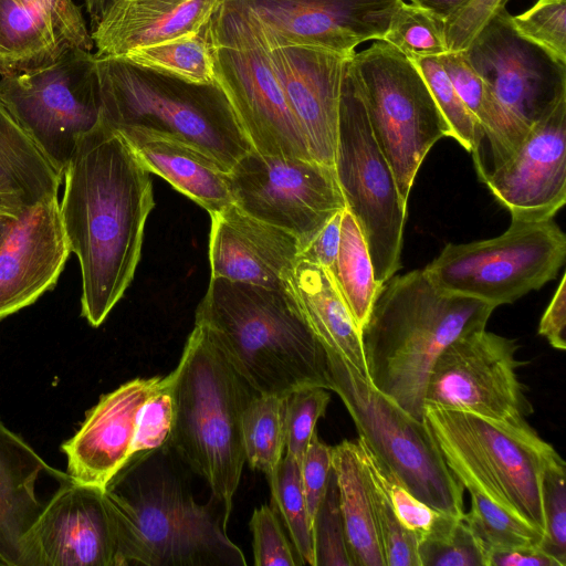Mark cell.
Wrapping results in <instances>:
<instances>
[{
  "instance_id": "1",
  "label": "cell",
  "mask_w": 566,
  "mask_h": 566,
  "mask_svg": "<svg viewBox=\"0 0 566 566\" xmlns=\"http://www.w3.org/2000/svg\"><path fill=\"white\" fill-rule=\"evenodd\" d=\"M63 181L60 214L80 263L81 315L98 327L135 275L153 184L130 144L104 119L77 142Z\"/></svg>"
},
{
  "instance_id": "2",
  "label": "cell",
  "mask_w": 566,
  "mask_h": 566,
  "mask_svg": "<svg viewBox=\"0 0 566 566\" xmlns=\"http://www.w3.org/2000/svg\"><path fill=\"white\" fill-rule=\"evenodd\" d=\"M117 566H245L222 514L199 504L168 448L134 455L103 489Z\"/></svg>"
},
{
  "instance_id": "3",
  "label": "cell",
  "mask_w": 566,
  "mask_h": 566,
  "mask_svg": "<svg viewBox=\"0 0 566 566\" xmlns=\"http://www.w3.org/2000/svg\"><path fill=\"white\" fill-rule=\"evenodd\" d=\"M494 306L438 286L424 269L381 284L360 331L371 385L416 419L439 355L457 338L485 328Z\"/></svg>"
},
{
  "instance_id": "4",
  "label": "cell",
  "mask_w": 566,
  "mask_h": 566,
  "mask_svg": "<svg viewBox=\"0 0 566 566\" xmlns=\"http://www.w3.org/2000/svg\"><path fill=\"white\" fill-rule=\"evenodd\" d=\"M201 325L258 395L332 390L324 347L285 287L211 277L197 307Z\"/></svg>"
},
{
  "instance_id": "5",
  "label": "cell",
  "mask_w": 566,
  "mask_h": 566,
  "mask_svg": "<svg viewBox=\"0 0 566 566\" xmlns=\"http://www.w3.org/2000/svg\"><path fill=\"white\" fill-rule=\"evenodd\" d=\"M172 373L176 415L166 447L207 482L227 526L245 463L241 418L258 394L199 324Z\"/></svg>"
},
{
  "instance_id": "6",
  "label": "cell",
  "mask_w": 566,
  "mask_h": 566,
  "mask_svg": "<svg viewBox=\"0 0 566 566\" xmlns=\"http://www.w3.org/2000/svg\"><path fill=\"white\" fill-rule=\"evenodd\" d=\"M96 59V57H95ZM104 122L187 144L228 171L253 147L214 86H192L122 60L96 59Z\"/></svg>"
},
{
  "instance_id": "7",
  "label": "cell",
  "mask_w": 566,
  "mask_h": 566,
  "mask_svg": "<svg viewBox=\"0 0 566 566\" xmlns=\"http://www.w3.org/2000/svg\"><path fill=\"white\" fill-rule=\"evenodd\" d=\"M424 421L464 489L476 490L544 533L543 472L559 454L526 420L424 408Z\"/></svg>"
},
{
  "instance_id": "8",
  "label": "cell",
  "mask_w": 566,
  "mask_h": 566,
  "mask_svg": "<svg viewBox=\"0 0 566 566\" xmlns=\"http://www.w3.org/2000/svg\"><path fill=\"white\" fill-rule=\"evenodd\" d=\"M206 38L213 60V86L253 149L263 155L312 159L266 45L248 13L224 1L208 23Z\"/></svg>"
},
{
  "instance_id": "9",
  "label": "cell",
  "mask_w": 566,
  "mask_h": 566,
  "mask_svg": "<svg viewBox=\"0 0 566 566\" xmlns=\"http://www.w3.org/2000/svg\"><path fill=\"white\" fill-rule=\"evenodd\" d=\"M326 357L332 391L343 401L358 438L413 496L440 513L463 516L464 488L448 468L426 421L391 401L340 358Z\"/></svg>"
},
{
  "instance_id": "10",
  "label": "cell",
  "mask_w": 566,
  "mask_h": 566,
  "mask_svg": "<svg viewBox=\"0 0 566 566\" xmlns=\"http://www.w3.org/2000/svg\"><path fill=\"white\" fill-rule=\"evenodd\" d=\"M334 170L381 285L401 266L407 202L373 133L350 59L342 85Z\"/></svg>"
},
{
  "instance_id": "11",
  "label": "cell",
  "mask_w": 566,
  "mask_h": 566,
  "mask_svg": "<svg viewBox=\"0 0 566 566\" xmlns=\"http://www.w3.org/2000/svg\"><path fill=\"white\" fill-rule=\"evenodd\" d=\"M368 119L405 202L431 147L451 137L421 73L412 61L377 40L350 57Z\"/></svg>"
},
{
  "instance_id": "12",
  "label": "cell",
  "mask_w": 566,
  "mask_h": 566,
  "mask_svg": "<svg viewBox=\"0 0 566 566\" xmlns=\"http://www.w3.org/2000/svg\"><path fill=\"white\" fill-rule=\"evenodd\" d=\"M507 11L495 17L464 50L485 85L489 122L483 130L492 165L517 150L533 124L566 87V66L520 38L507 22Z\"/></svg>"
},
{
  "instance_id": "13",
  "label": "cell",
  "mask_w": 566,
  "mask_h": 566,
  "mask_svg": "<svg viewBox=\"0 0 566 566\" xmlns=\"http://www.w3.org/2000/svg\"><path fill=\"white\" fill-rule=\"evenodd\" d=\"M565 256L566 237L554 218L512 219L499 237L447 244L424 271L441 289L497 307L554 280Z\"/></svg>"
},
{
  "instance_id": "14",
  "label": "cell",
  "mask_w": 566,
  "mask_h": 566,
  "mask_svg": "<svg viewBox=\"0 0 566 566\" xmlns=\"http://www.w3.org/2000/svg\"><path fill=\"white\" fill-rule=\"evenodd\" d=\"M0 96L62 176L77 142L103 119L96 59L84 49L69 50L33 70L1 75Z\"/></svg>"
},
{
  "instance_id": "15",
  "label": "cell",
  "mask_w": 566,
  "mask_h": 566,
  "mask_svg": "<svg viewBox=\"0 0 566 566\" xmlns=\"http://www.w3.org/2000/svg\"><path fill=\"white\" fill-rule=\"evenodd\" d=\"M229 187L237 207L291 232L302 249L346 208L334 167L312 159L252 149L229 170Z\"/></svg>"
},
{
  "instance_id": "16",
  "label": "cell",
  "mask_w": 566,
  "mask_h": 566,
  "mask_svg": "<svg viewBox=\"0 0 566 566\" xmlns=\"http://www.w3.org/2000/svg\"><path fill=\"white\" fill-rule=\"evenodd\" d=\"M517 344L485 328L452 342L437 358L424 408L460 410L499 421H521L533 411L517 377Z\"/></svg>"
},
{
  "instance_id": "17",
  "label": "cell",
  "mask_w": 566,
  "mask_h": 566,
  "mask_svg": "<svg viewBox=\"0 0 566 566\" xmlns=\"http://www.w3.org/2000/svg\"><path fill=\"white\" fill-rule=\"evenodd\" d=\"M243 9L269 39L353 55L382 40L402 0H224Z\"/></svg>"
},
{
  "instance_id": "18",
  "label": "cell",
  "mask_w": 566,
  "mask_h": 566,
  "mask_svg": "<svg viewBox=\"0 0 566 566\" xmlns=\"http://www.w3.org/2000/svg\"><path fill=\"white\" fill-rule=\"evenodd\" d=\"M20 566H117L103 489L61 483L23 536Z\"/></svg>"
},
{
  "instance_id": "19",
  "label": "cell",
  "mask_w": 566,
  "mask_h": 566,
  "mask_svg": "<svg viewBox=\"0 0 566 566\" xmlns=\"http://www.w3.org/2000/svg\"><path fill=\"white\" fill-rule=\"evenodd\" d=\"M479 178L512 219L555 217L566 202V87L513 156Z\"/></svg>"
},
{
  "instance_id": "20",
  "label": "cell",
  "mask_w": 566,
  "mask_h": 566,
  "mask_svg": "<svg viewBox=\"0 0 566 566\" xmlns=\"http://www.w3.org/2000/svg\"><path fill=\"white\" fill-rule=\"evenodd\" d=\"M254 25L266 45L312 159L334 167L342 85L352 55L279 43Z\"/></svg>"
},
{
  "instance_id": "21",
  "label": "cell",
  "mask_w": 566,
  "mask_h": 566,
  "mask_svg": "<svg viewBox=\"0 0 566 566\" xmlns=\"http://www.w3.org/2000/svg\"><path fill=\"white\" fill-rule=\"evenodd\" d=\"M70 253L57 197L25 207L0 243V321L52 290Z\"/></svg>"
},
{
  "instance_id": "22",
  "label": "cell",
  "mask_w": 566,
  "mask_h": 566,
  "mask_svg": "<svg viewBox=\"0 0 566 566\" xmlns=\"http://www.w3.org/2000/svg\"><path fill=\"white\" fill-rule=\"evenodd\" d=\"M163 380L164 376L135 378L101 396L61 446L73 481L104 489L129 461L139 410Z\"/></svg>"
},
{
  "instance_id": "23",
  "label": "cell",
  "mask_w": 566,
  "mask_h": 566,
  "mask_svg": "<svg viewBox=\"0 0 566 566\" xmlns=\"http://www.w3.org/2000/svg\"><path fill=\"white\" fill-rule=\"evenodd\" d=\"M210 217L211 277L284 287V277L302 249L294 234L248 214L234 203Z\"/></svg>"
},
{
  "instance_id": "24",
  "label": "cell",
  "mask_w": 566,
  "mask_h": 566,
  "mask_svg": "<svg viewBox=\"0 0 566 566\" xmlns=\"http://www.w3.org/2000/svg\"><path fill=\"white\" fill-rule=\"evenodd\" d=\"M93 48L74 0H0V75L43 66L72 49Z\"/></svg>"
},
{
  "instance_id": "25",
  "label": "cell",
  "mask_w": 566,
  "mask_h": 566,
  "mask_svg": "<svg viewBox=\"0 0 566 566\" xmlns=\"http://www.w3.org/2000/svg\"><path fill=\"white\" fill-rule=\"evenodd\" d=\"M224 0H105L91 36L96 59L189 32H202Z\"/></svg>"
},
{
  "instance_id": "26",
  "label": "cell",
  "mask_w": 566,
  "mask_h": 566,
  "mask_svg": "<svg viewBox=\"0 0 566 566\" xmlns=\"http://www.w3.org/2000/svg\"><path fill=\"white\" fill-rule=\"evenodd\" d=\"M42 473L60 483L72 480L0 419V558L6 566H20L23 536L44 506L35 492Z\"/></svg>"
},
{
  "instance_id": "27",
  "label": "cell",
  "mask_w": 566,
  "mask_h": 566,
  "mask_svg": "<svg viewBox=\"0 0 566 566\" xmlns=\"http://www.w3.org/2000/svg\"><path fill=\"white\" fill-rule=\"evenodd\" d=\"M284 285L292 293L325 353L340 358L368 378L360 331L329 270L297 260L285 275Z\"/></svg>"
},
{
  "instance_id": "28",
  "label": "cell",
  "mask_w": 566,
  "mask_h": 566,
  "mask_svg": "<svg viewBox=\"0 0 566 566\" xmlns=\"http://www.w3.org/2000/svg\"><path fill=\"white\" fill-rule=\"evenodd\" d=\"M149 172L169 182L209 214L233 203L229 171L216 159L176 139L142 129L118 132Z\"/></svg>"
},
{
  "instance_id": "29",
  "label": "cell",
  "mask_w": 566,
  "mask_h": 566,
  "mask_svg": "<svg viewBox=\"0 0 566 566\" xmlns=\"http://www.w3.org/2000/svg\"><path fill=\"white\" fill-rule=\"evenodd\" d=\"M332 467L352 566H385L356 440L332 447Z\"/></svg>"
},
{
  "instance_id": "30",
  "label": "cell",
  "mask_w": 566,
  "mask_h": 566,
  "mask_svg": "<svg viewBox=\"0 0 566 566\" xmlns=\"http://www.w3.org/2000/svg\"><path fill=\"white\" fill-rule=\"evenodd\" d=\"M62 179L0 96V191L14 193L32 206L57 197Z\"/></svg>"
},
{
  "instance_id": "31",
  "label": "cell",
  "mask_w": 566,
  "mask_h": 566,
  "mask_svg": "<svg viewBox=\"0 0 566 566\" xmlns=\"http://www.w3.org/2000/svg\"><path fill=\"white\" fill-rule=\"evenodd\" d=\"M115 60L192 86L214 84L213 60L206 29L132 49Z\"/></svg>"
},
{
  "instance_id": "32",
  "label": "cell",
  "mask_w": 566,
  "mask_h": 566,
  "mask_svg": "<svg viewBox=\"0 0 566 566\" xmlns=\"http://www.w3.org/2000/svg\"><path fill=\"white\" fill-rule=\"evenodd\" d=\"M335 284L361 331L380 290L366 240L354 216L345 208L336 260L329 270Z\"/></svg>"
},
{
  "instance_id": "33",
  "label": "cell",
  "mask_w": 566,
  "mask_h": 566,
  "mask_svg": "<svg viewBox=\"0 0 566 566\" xmlns=\"http://www.w3.org/2000/svg\"><path fill=\"white\" fill-rule=\"evenodd\" d=\"M285 407L286 396L255 395L241 418L245 462L265 475L270 493L275 490L285 451Z\"/></svg>"
},
{
  "instance_id": "34",
  "label": "cell",
  "mask_w": 566,
  "mask_h": 566,
  "mask_svg": "<svg viewBox=\"0 0 566 566\" xmlns=\"http://www.w3.org/2000/svg\"><path fill=\"white\" fill-rule=\"evenodd\" d=\"M471 505L463 520L485 553L542 547L544 533L506 512L476 490H468ZM543 549V548H542Z\"/></svg>"
},
{
  "instance_id": "35",
  "label": "cell",
  "mask_w": 566,
  "mask_h": 566,
  "mask_svg": "<svg viewBox=\"0 0 566 566\" xmlns=\"http://www.w3.org/2000/svg\"><path fill=\"white\" fill-rule=\"evenodd\" d=\"M270 505L283 522L303 565L314 566L313 531L302 489L300 464L287 455L283 457L280 464Z\"/></svg>"
},
{
  "instance_id": "36",
  "label": "cell",
  "mask_w": 566,
  "mask_h": 566,
  "mask_svg": "<svg viewBox=\"0 0 566 566\" xmlns=\"http://www.w3.org/2000/svg\"><path fill=\"white\" fill-rule=\"evenodd\" d=\"M421 566H488L484 551L463 516L441 513L418 543Z\"/></svg>"
},
{
  "instance_id": "37",
  "label": "cell",
  "mask_w": 566,
  "mask_h": 566,
  "mask_svg": "<svg viewBox=\"0 0 566 566\" xmlns=\"http://www.w3.org/2000/svg\"><path fill=\"white\" fill-rule=\"evenodd\" d=\"M446 23L427 10L402 0L395 10L384 42L407 57L441 56L449 52Z\"/></svg>"
},
{
  "instance_id": "38",
  "label": "cell",
  "mask_w": 566,
  "mask_h": 566,
  "mask_svg": "<svg viewBox=\"0 0 566 566\" xmlns=\"http://www.w3.org/2000/svg\"><path fill=\"white\" fill-rule=\"evenodd\" d=\"M358 457L366 479L385 566H421L418 555V536L400 523L377 476L361 459L359 449Z\"/></svg>"
},
{
  "instance_id": "39",
  "label": "cell",
  "mask_w": 566,
  "mask_h": 566,
  "mask_svg": "<svg viewBox=\"0 0 566 566\" xmlns=\"http://www.w3.org/2000/svg\"><path fill=\"white\" fill-rule=\"evenodd\" d=\"M410 60L427 83L449 126L451 138H454L465 150L475 153L482 143V130L455 92L439 57L417 56Z\"/></svg>"
},
{
  "instance_id": "40",
  "label": "cell",
  "mask_w": 566,
  "mask_h": 566,
  "mask_svg": "<svg viewBox=\"0 0 566 566\" xmlns=\"http://www.w3.org/2000/svg\"><path fill=\"white\" fill-rule=\"evenodd\" d=\"M507 22L520 38L566 66V0H537L521 14L507 13Z\"/></svg>"
},
{
  "instance_id": "41",
  "label": "cell",
  "mask_w": 566,
  "mask_h": 566,
  "mask_svg": "<svg viewBox=\"0 0 566 566\" xmlns=\"http://www.w3.org/2000/svg\"><path fill=\"white\" fill-rule=\"evenodd\" d=\"M331 396L327 389L306 387L286 396L285 455L301 464L316 423L325 415Z\"/></svg>"
},
{
  "instance_id": "42",
  "label": "cell",
  "mask_w": 566,
  "mask_h": 566,
  "mask_svg": "<svg viewBox=\"0 0 566 566\" xmlns=\"http://www.w3.org/2000/svg\"><path fill=\"white\" fill-rule=\"evenodd\" d=\"M312 531L314 566H352L333 467L324 497L313 520Z\"/></svg>"
},
{
  "instance_id": "43",
  "label": "cell",
  "mask_w": 566,
  "mask_h": 566,
  "mask_svg": "<svg viewBox=\"0 0 566 566\" xmlns=\"http://www.w3.org/2000/svg\"><path fill=\"white\" fill-rule=\"evenodd\" d=\"M357 444L361 459L377 476L398 520L419 541L431 531L441 513L413 496L359 438Z\"/></svg>"
},
{
  "instance_id": "44",
  "label": "cell",
  "mask_w": 566,
  "mask_h": 566,
  "mask_svg": "<svg viewBox=\"0 0 566 566\" xmlns=\"http://www.w3.org/2000/svg\"><path fill=\"white\" fill-rule=\"evenodd\" d=\"M566 465L560 455L545 468L542 479L544 541L542 548L566 566Z\"/></svg>"
},
{
  "instance_id": "45",
  "label": "cell",
  "mask_w": 566,
  "mask_h": 566,
  "mask_svg": "<svg viewBox=\"0 0 566 566\" xmlns=\"http://www.w3.org/2000/svg\"><path fill=\"white\" fill-rule=\"evenodd\" d=\"M174 373L164 376L160 387L145 401L138 413L133 457L167 446L175 423Z\"/></svg>"
},
{
  "instance_id": "46",
  "label": "cell",
  "mask_w": 566,
  "mask_h": 566,
  "mask_svg": "<svg viewBox=\"0 0 566 566\" xmlns=\"http://www.w3.org/2000/svg\"><path fill=\"white\" fill-rule=\"evenodd\" d=\"M255 566H301L292 542L286 536L277 513L263 504L253 511L250 520Z\"/></svg>"
},
{
  "instance_id": "47",
  "label": "cell",
  "mask_w": 566,
  "mask_h": 566,
  "mask_svg": "<svg viewBox=\"0 0 566 566\" xmlns=\"http://www.w3.org/2000/svg\"><path fill=\"white\" fill-rule=\"evenodd\" d=\"M438 57L455 92L478 122L483 135L489 122V102L483 80L470 63L465 51L447 52Z\"/></svg>"
},
{
  "instance_id": "48",
  "label": "cell",
  "mask_w": 566,
  "mask_h": 566,
  "mask_svg": "<svg viewBox=\"0 0 566 566\" xmlns=\"http://www.w3.org/2000/svg\"><path fill=\"white\" fill-rule=\"evenodd\" d=\"M509 0H472L446 23L444 34L449 52L464 51L480 32L503 10Z\"/></svg>"
},
{
  "instance_id": "49",
  "label": "cell",
  "mask_w": 566,
  "mask_h": 566,
  "mask_svg": "<svg viewBox=\"0 0 566 566\" xmlns=\"http://www.w3.org/2000/svg\"><path fill=\"white\" fill-rule=\"evenodd\" d=\"M302 489L308 516L313 520L324 497L332 472V447L322 442L315 432L300 464Z\"/></svg>"
},
{
  "instance_id": "50",
  "label": "cell",
  "mask_w": 566,
  "mask_h": 566,
  "mask_svg": "<svg viewBox=\"0 0 566 566\" xmlns=\"http://www.w3.org/2000/svg\"><path fill=\"white\" fill-rule=\"evenodd\" d=\"M344 210L335 213L318 233L301 250L298 260H305L328 270L332 269L338 252L340 223Z\"/></svg>"
},
{
  "instance_id": "51",
  "label": "cell",
  "mask_w": 566,
  "mask_h": 566,
  "mask_svg": "<svg viewBox=\"0 0 566 566\" xmlns=\"http://www.w3.org/2000/svg\"><path fill=\"white\" fill-rule=\"evenodd\" d=\"M566 275L563 274L559 284L547 305L538 326V334L547 339L556 349L566 348Z\"/></svg>"
},
{
  "instance_id": "52",
  "label": "cell",
  "mask_w": 566,
  "mask_h": 566,
  "mask_svg": "<svg viewBox=\"0 0 566 566\" xmlns=\"http://www.w3.org/2000/svg\"><path fill=\"white\" fill-rule=\"evenodd\" d=\"M488 566H560L542 547H528L492 552L488 556Z\"/></svg>"
},
{
  "instance_id": "53",
  "label": "cell",
  "mask_w": 566,
  "mask_h": 566,
  "mask_svg": "<svg viewBox=\"0 0 566 566\" xmlns=\"http://www.w3.org/2000/svg\"><path fill=\"white\" fill-rule=\"evenodd\" d=\"M411 2L444 23L454 18L461 10H463L472 0H405Z\"/></svg>"
},
{
  "instance_id": "54",
  "label": "cell",
  "mask_w": 566,
  "mask_h": 566,
  "mask_svg": "<svg viewBox=\"0 0 566 566\" xmlns=\"http://www.w3.org/2000/svg\"><path fill=\"white\" fill-rule=\"evenodd\" d=\"M29 207L23 199L14 193L0 191V213H8L18 217L20 212Z\"/></svg>"
},
{
  "instance_id": "55",
  "label": "cell",
  "mask_w": 566,
  "mask_h": 566,
  "mask_svg": "<svg viewBox=\"0 0 566 566\" xmlns=\"http://www.w3.org/2000/svg\"><path fill=\"white\" fill-rule=\"evenodd\" d=\"M105 0H84L86 11L90 15L91 25H93L99 17Z\"/></svg>"
},
{
  "instance_id": "56",
  "label": "cell",
  "mask_w": 566,
  "mask_h": 566,
  "mask_svg": "<svg viewBox=\"0 0 566 566\" xmlns=\"http://www.w3.org/2000/svg\"><path fill=\"white\" fill-rule=\"evenodd\" d=\"M17 217L8 214V213H0V243L6 237L7 232L11 228L13 221Z\"/></svg>"
},
{
  "instance_id": "57",
  "label": "cell",
  "mask_w": 566,
  "mask_h": 566,
  "mask_svg": "<svg viewBox=\"0 0 566 566\" xmlns=\"http://www.w3.org/2000/svg\"><path fill=\"white\" fill-rule=\"evenodd\" d=\"M0 566H6L4 562L0 558Z\"/></svg>"
}]
</instances>
